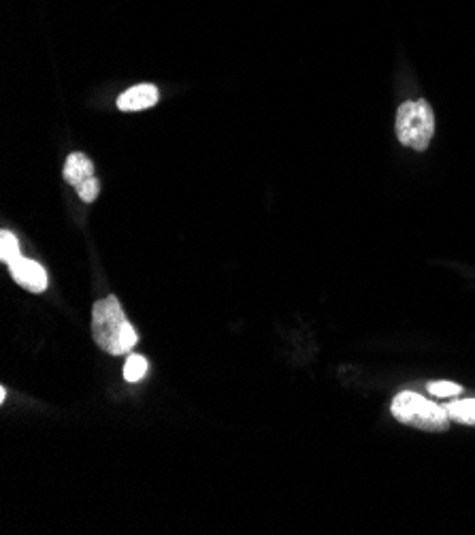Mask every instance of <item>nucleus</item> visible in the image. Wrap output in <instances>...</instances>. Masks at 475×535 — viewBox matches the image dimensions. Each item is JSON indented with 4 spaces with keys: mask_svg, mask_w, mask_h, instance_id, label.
<instances>
[{
    "mask_svg": "<svg viewBox=\"0 0 475 535\" xmlns=\"http://www.w3.org/2000/svg\"><path fill=\"white\" fill-rule=\"evenodd\" d=\"M92 335L98 348L111 356H124L137 344V331L128 322L116 297H105L92 307Z\"/></svg>",
    "mask_w": 475,
    "mask_h": 535,
    "instance_id": "obj_1",
    "label": "nucleus"
},
{
    "mask_svg": "<svg viewBox=\"0 0 475 535\" xmlns=\"http://www.w3.org/2000/svg\"><path fill=\"white\" fill-rule=\"evenodd\" d=\"M392 416H395L399 423L414 427L420 431H431V433H444L450 427V416L446 408H439L433 401L424 399L418 393H399L392 401L390 408Z\"/></svg>",
    "mask_w": 475,
    "mask_h": 535,
    "instance_id": "obj_2",
    "label": "nucleus"
},
{
    "mask_svg": "<svg viewBox=\"0 0 475 535\" xmlns=\"http://www.w3.org/2000/svg\"><path fill=\"white\" fill-rule=\"evenodd\" d=\"M397 137L405 145L418 152L429 148L435 135V113L427 101H407L397 111Z\"/></svg>",
    "mask_w": 475,
    "mask_h": 535,
    "instance_id": "obj_3",
    "label": "nucleus"
},
{
    "mask_svg": "<svg viewBox=\"0 0 475 535\" xmlns=\"http://www.w3.org/2000/svg\"><path fill=\"white\" fill-rule=\"evenodd\" d=\"M64 180H67L79 194L81 201L92 203L96 201L98 192H101V184H98L96 175H94V165L92 160L86 154H71L64 162V169H62Z\"/></svg>",
    "mask_w": 475,
    "mask_h": 535,
    "instance_id": "obj_4",
    "label": "nucleus"
},
{
    "mask_svg": "<svg viewBox=\"0 0 475 535\" xmlns=\"http://www.w3.org/2000/svg\"><path fill=\"white\" fill-rule=\"evenodd\" d=\"M9 271H11V278L22 288L30 290V293L39 295L47 290L49 280H47L45 269L39 263L30 261V258H24V256L15 258L13 263H9Z\"/></svg>",
    "mask_w": 475,
    "mask_h": 535,
    "instance_id": "obj_5",
    "label": "nucleus"
},
{
    "mask_svg": "<svg viewBox=\"0 0 475 535\" xmlns=\"http://www.w3.org/2000/svg\"><path fill=\"white\" fill-rule=\"evenodd\" d=\"M156 103H158V88L152 84H139L128 88L118 99V107L122 111H143L154 107Z\"/></svg>",
    "mask_w": 475,
    "mask_h": 535,
    "instance_id": "obj_6",
    "label": "nucleus"
},
{
    "mask_svg": "<svg viewBox=\"0 0 475 535\" xmlns=\"http://www.w3.org/2000/svg\"><path fill=\"white\" fill-rule=\"evenodd\" d=\"M446 412H448L450 420H454V423L475 427V399L452 401L450 405H446Z\"/></svg>",
    "mask_w": 475,
    "mask_h": 535,
    "instance_id": "obj_7",
    "label": "nucleus"
},
{
    "mask_svg": "<svg viewBox=\"0 0 475 535\" xmlns=\"http://www.w3.org/2000/svg\"><path fill=\"white\" fill-rule=\"evenodd\" d=\"M20 243H18V237H15L13 233L9 231H3V235H0V261H3L5 265L13 263L15 258H20Z\"/></svg>",
    "mask_w": 475,
    "mask_h": 535,
    "instance_id": "obj_8",
    "label": "nucleus"
},
{
    "mask_svg": "<svg viewBox=\"0 0 475 535\" xmlns=\"http://www.w3.org/2000/svg\"><path fill=\"white\" fill-rule=\"evenodd\" d=\"M147 374V361L139 354H130L124 365V378L126 382H139Z\"/></svg>",
    "mask_w": 475,
    "mask_h": 535,
    "instance_id": "obj_9",
    "label": "nucleus"
},
{
    "mask_svg": "<svg viewBox=\"0 0 475 535\" xmlns=\"http://www.w3.org/2000/svg\"><path fill=\"white\" fill-rule=\"evenodd\" d=\"M427 388L433 397H439V399H448V397H456L463 393V388L454 382H431Z\"/></svg>",
    "mask_w": 475,
    "mask_h": 535,
    "instance_id": "obj_10",
    "label": "nucleus"
},
{
    "mask_svg": "<svg viewBox=\"0 0 475 535\" xmlns=\"http://www.w3.org/2000/svg\"><path fill=\"white\" fill-rule=\"evenodd\" d=\"M5 399H7V391L5 388H0V403H5Z\"/></svg>",
    "mask_w": 475,
    "mask_h": 535,
    "instance_id": "obj_11",
    "label": "nucleus"
}]
</instances>
